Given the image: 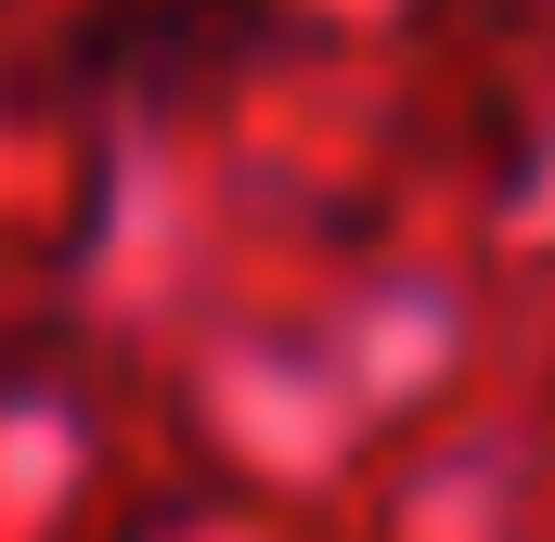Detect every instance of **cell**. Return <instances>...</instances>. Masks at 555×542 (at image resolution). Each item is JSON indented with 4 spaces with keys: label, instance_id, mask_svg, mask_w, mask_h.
I'll return each mask as SVG.
<instances>
[{
    "label": "cell",
    "instance_id": "1",
    "mask_svg": "<svg viewBox=\"0 0 555 542\" xmlns=\"http://www.w3.org/2000/svg\"><path fill=\"white\" fill-rule=\"evenodd\" d=\"M246 26H259V0H104L91 26H78V65L91 78H194V65H233L246 52Z\"/></svg>",
    "mask_w": 555,
    "mask_h": 542
}]
</instances>
